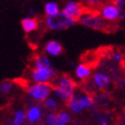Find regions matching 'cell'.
<instances>
[{"label":"cell","mask_w":125,"mask_h":125,"mask_svg":"<svg viewBox=\"0 0 125 125\" xmlns=\"http://www.w3.org/2000/svg\"><path fill=\"white\" fill-rule=\"evenodd\" d=\"M101 125H108L107 121H101Z\"/></svg>","instance_id":"cb8c5ba5"},{"label":"cell","mask_w":125,"mask_h":125,"mask_svg":"<svg viewBox=\"0 0 125 125\" xmlns=\"http://www.w3.org/2000/svg\"><path fill=\"white\" fill-rule=\"evenodd\" d=\"M79 99L82 100V102L83 104V107L84 108H91L94 102H93V99L91 98V96H89L87 94H83V95L79 96Z\"/></svg>","instance_id":"d6986e66"},{"label":"cell","mask_w":125,"mask_h":125,"mask_svg":"<svg viewBox=\"0 0 125 125\" xmlns=\"http://www.w3.org/2000/svg\"><path fill=\"white\" fill-rule=\"evenodd\" d=\"M114 58H115V60H116V61H120V60H121V58H122V56H121V54H115Z\"/></svg>","instance_id":"603a6c76"},{"label":"cell","mask_w":125,"mask_h":125,"mask_svg":"<svg viewBox=\"0 0 125 125\" xmlns=\"http://www.w3.org/2000/svg\"><path fill=\"white\" fill-rule=\"evenodd\" d=\"M21 27L26 33H31L38 29L39 22L36 18H23L21 21Z\"/></svg>","instance_id":"8fae6325"},{"label":"cell","mask_w":125,"mask_h":125,"mask_svg":"<svg viewBox=\"0 0 125 125\" xmlns=\"http://www.w3.org/2000/svg\"><path fill=\"white\" fill-rule=\"evenodd\" d=\"M12 86H13V83H12L10 80H4L0 83V93L1 94H6L12 90Z\"/></svg>","instance_id":"ac0fdd59"},{"label":"cell","mask_w":125,"mask_h":125,"mask_svg":"<svg viewBox=\"0 0 125 125\" xmlns=\"http://www.w3.org/2000/svg\"><path fill=\"white\" fill-rule=\"evenodd\" d=\"M57 118H58L59 125H66L71 121V117L67 112H60L57 115Z\"/></svg>","instance_id":"e0dca14e"},{"label":"cell","mask_w":125,"mask_h":125,"mask_svg":"<svg viewBox=\"0 0 125 125\" xmlns=\"http://www.w3.org/2000/svg\"><path fill=\"white\" fill-rule=\"evenodd\" d=\"M124 1L125 0H113L112 1V3H113L116 7L119 9V10H121V11H123V7H124Z\"/></svg>","instance_id":"7402d4cb"},{"label":"cell","mask_w":125,"mask_h":125,"mask_svg":"<svg viewBox=\"0 0 125 125\" xmlns=\"http://www.w3.org/2000/svg\"><path fill=\"white\" fill-rule=\"evenodd\" d=\"M26 117H27L26 112L23 110H18L17 112H15L13 122L11 123V125H21L23 123V121L26 120Z\"/></svg>","instance_id":"9a60e30c"},{"label":"cell","mask_w":125,"mask_h":125,"mask_svg":"<svg viewBox=\"0 0 125 125\" xmlns=\"http://www.w3.org/2000/svg\"><path fill=\"white\" fill-rule=\"evenodd\" d=\"M67 105H68V107H69V109L72 112H74V113H80V112L84 109L83 104L82 102V100L79 99V97L73 96V98L67 103Z\"/></svg>","instance_id":"7c38bea8"},{"label":"cell","mask_w":125,"mask_h":125,"mask_svg":"<svg viewBox=\"0 0 125 125\" xmlns=\"http://www.w3.org/2000/svg\"><path fill=\"white\" fill-rule=\"evenodd\" d=\"M92 74V67L89 64H79L76 67L75 75L79 79H86Z\"/></svg>","instance_id":"30bf717a"},{"label":"cell","mask_w":125,"mask_h":125,"mask_svg":"<svg viewBox=\"0 0 125 125\" xmlns=\"http://www.w3.org/2000/svg\"><path fill=\"white\" fill-rule=\"evenodd\" d=\"M100 13L102 14L104 20H107L109 21H117L118 18H124V12L118 9L113 3L109 4H103L101 9H100Z\"/></svg>","instance_id":"8992f818"},{"label":"cell","mask_w":125,"mask_h":125,"mask_svg":"<svg viewBox=\"0 0 125 125\" xmlns=\"http://www.w3.org/2000/svg\"><path fill=\"white\" fill-rule=\"evenodd\" d=\"M53 91V85L50 83H37L36 84L30 86L28 94L37 101H45Z\"/></svg>","instance_id":"277c9868"},{"label":"cell","mask_w":125,"mask_h":125,"mask_svg":"<svg viewBox=\"0 0 125 125\" xmlns=\"http://www.w3.org/2000/svg\"><path fill=\"white\" fill-rule=\"evenodd\" d=\"M45 106H46V108H48L49 110H55L56 108H57V106H58V104H57V101L54 99V98H51V97H48L45 101Z\"/></svg>","instance_id":"ffe728a7"},{"label":"cell","mask_w":125,"mask_h":125,"mask_svg":"<svg viewBox=\"0 0 125 125\" xmlns=\"http://www.w3.org/2000/svg\"><path fill=\"white\" fill-rule=\"evenodd\" d=\"M63 13L68 16L71 20H73L74 21H77L80 20V17H82L84 13V7L83 3H77V2H73V1H69L63 9Z\"/></svg>","instance_id":"52a82bcc"},{"label":"cell","mask_w":125,"mask_h":125,"mask_svg":"<svg viewBox=\"0 0 125 125\" xmlns=\"http://www.w3.org/2000/svg\"><path fill=\"white\" fill-rule=\"evenodd\" d=\"M34 68H46L52 67L51 62L45 56H36L34 59Z\"/></svg>","instance_id":"4fadbf2b"},{"label":"cell","mask_w":125,"mask_h":125,"mask_svg":"<svg viewBox=\"0 0 125 125\" xmlns=\"http://www.w3.org/2000/svg\"><path fill=\"white\" fill-rule=\"evenodd\" d=\"M75 83L69 76H62L58 82V87H53L55 96L61 101L68 103L74 96Z\"/></svg>","instance_id":"6da1fadb"},{"label":"cell","mask_w":125,"mask_h":125,"mask_svg":"<svg viewBox=\"0 0 125 125\" xmlns=\"http://www.w3.org/2000/svg\"><path fill=\"white\" fill-rule=\"evenodd\" d=\"M120 86H124V79L120 82Z\"/></svg>","instance_id":"d4e9b609"},{"label":"cell","mask_w":125,"mask_h":125,"mask_svg":"<svg viewBox=\"0 0 125 125\" xmlns=\"http://www.w3.org/2000/svg\"><path fill=\"white\" fill-rule=\"evenodd\" d=\"M45 51L47 54H50L52 56H58L63 52V47L60 45V43L56 41H50L47 43L45 47Z\"/></svg>","instance_id":"ba28073f"},{"label":"cell","mask_w":125,"mask_h":125,"mask_svg":"<svg viewBox=\"0 0 125 125\" xmlns=\"http://www.w3.org/2000/svg\"><path fill=\"white\" fill-rule=\"evenodd\" d=\"M31 76L35 83H50L56 77V72L53 67L34 68Z\"/></svg>","instance_id":"5b68a950"},{"label":"cell","mask_w":125,"mask_h":125,"mask_svg":"<svg viewBox=\"0 0 125 125\" xmlns=\"http://www.w3.org/2000/svg\"><path fill=\"white\" fill-rule=\"evenodd\" d=\"M46 123H47V125H59L57 115L54 113L48 114L47 118H46Z\"/></svg>","instance_id":"44dd1931"},{"label":"cell","mask_w":125,"mask_h":125,"mask_svg":"<svg viewBox=\"0 0 125 125\" xmlns=\"http://www.w3.org/2000/svg\"><path fill=\"white\" fill-rule=\"evenodd\" d=\"M80 21L84 26L103 31V32H111L115 30V26H113V22H107L105 21L104 18H102L99 14H83L80 17Z\"/></svg>","instance_id":"7a4b0ae2"},{"label":"cell","mask_w":125,"mask_h":125,"mask_svg":"<svg viewBox=\"0 0 125 125\" xmlns=\"http://www.w3.org/2000/svg\"><path fill=\"white\" fill-rule=\"evenodd\" d=\"M76 21L66 16L63 12H58L54 15H49L47 17L46 23L49 29L51 30H61V29H67L73 24H75Z\"/></svg>","instance_id":"3957f363"},{"label":"cell","mask_w":125,"mask_h":125,"mask_svg":"<svg viewBox=\"0 0 125 125\" xmlns=\"http://www.w3.org/2000/svg\"><path fill=\"white\" fill-rule=\"evenodd\" d=\"M40 117H41V111L38 107L31 108L27 113V118L30 122H36Z\"/></svg>","instance_id":"5bb4252c"},{"label":"cell","mask_w":125,"mask_h":125,"mask_svg":"<svg viewBox=\"0 0 125 125\" xmlns=\"http://www.w3.org/2000/svg\"><path fill=\"white\" fill-rule=\"evenodd\" d=\"M45 11H46V14L49 16V15H54L56 13H58L59 9H58V6L56 3L49 2L45 5Z\"/></svg>","instance_id":"2e32d148"},{"label":"cell","mask_w":125,"mask_h":125,"mask_svg":"<svg viewBox=\"0 0 125 125\" xmlns=\"http://www.w3.org/2000/svg\"><path fill=\"white\" fill-rule=\"evenodd\" d=\"M93 82L97 85V87L101 90H105L110 85V79L107 75H105L103 73H97L94 75Z\"/></svg>","instance_id":"9c48e42d"}]
</instances>
